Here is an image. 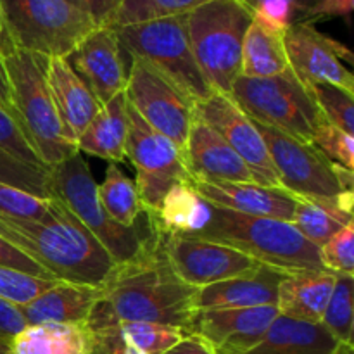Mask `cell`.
<instances>
[{"label":"cell","instance_id":"6da1fadb","mask_svg":"<svg viewBox=\"0 0 354 354\" xmlns=\"http://www.w3.org/2000/svg\"><path fill=\"white\" fill-rule=\"evenodd\" d=\"M196 290L175 275L162 251L161 234L149 228L140 251L114 263L99 286V301L86 325L99 330L118 322H149L187 330Z\"/></svg>","mask_w":354,"mask_h":354},{"label":"cell","instance_id":"7a4b0ae2","mask_svg":"<svg viewBox=\"0 0 354 354\" xmlns=\"http://www.w3.org/2000/svg\"><path fill=\"white\" fill-rule=\"evenodd\" d=\"M0 235L57 282L97 287L114 265L100 242L55 197L41 220L0 216Z\"/></svg>","mask_w":354,"mask_h":354},{"label":"cell","instance_id":"3957f363","mask_svg":"<svg viewBox=\"0 0 354 354\" xmlns=\"http://www.w3.org/2000/svg\"><path fill=\"white\" fill-rule=\"evenodd\" d=\"M190 237L230 245L259 265L272 266L286 273L325 270L318 245L304 239L290 221L251 216L209 204L206 227Z\"/></svg>","mask_w":354,"mask_h":354},{"label":"cell","instance_id":"277c9868","mask_svg":"<svg viewBox=\"0 0 354 354\" xmlns=\"http://www.w3.org/2000/svg\"><path fill=\"white\" fill-rule=\"evenodd\" d=\"M2 59L9 80L14 118L41 162L52 168L75 154L78 149L66 138L48 90L45 76L48 57L16 48L12 54Z\"/></svg>","mask_w":354,"mask_h":354},{"label":"cell","instance_id":"5b68a950","mask_svg":"<svg viewBox=\"0 0 354 354\" xmlns=\"http://www.w3.org/2000/svg\"><path fill=\"white\" fill-rule=\"evenodd\" d=\"M251 23L244 0H209L187 14L194 59L214 92L228 95L241 76L242 45Z\"/></svg>","mask_w":354,"mask_h":354},{"label":"cell","instance_id":"8992f818","mask_svg":"<svg viewBox=\"0 0 354 354\" xmlns=\"http://www.w3.org/2000/svg\"><path fill=\"white\" fill-rule=\"evenodd\" d=\"M228 97L256 123L308 144H311L315 131L327 123L310 88L290 68L270 78L239 76Z\"/></svg>","mask_w":354,"mask_h":354},{"label":"cell","instance_id":"52a82bcc","mask_svg":"<svg viewBox=\"0 0 354 354\" xmlns=\"http://www.w3.org/2000/svg\"><path fill=\"white\" fill-rule=\"evenodd\" d=\"M48 190L50 197L61 201L73 216L100 242L114 263L130 259L147 241L149 227L147 232L138 225L121 227L106 213L99 201V185L80 151L52 166L48 173Z\"/></svg>","mask_w":354,"mask_h":354},{"label":"cell","instance_id":"ba28073f","mask_svg":"<svg viewBox=\"0 0 354 354\" xmlns=\"http://www.w3.org/2000/svg\"><path fill=\"white\" fill-rule=\"evenodd\" d=\"M121 48L158 69L194 102L207 99L214 90L201 73L187 33V14L159 17L114 28Z\"/></svg>","mask_w":354,"mask_h":354},{"label":"cell","instance_id":"9c48e42d","mask_svg":"<svg viewBox=\"0 0 354 354\" xmlns=\"http://www.w3.org/2000/svg\"><path fill=\"white\" fill-rule=\"evenodd\" d=\"M7 28L17 48L68 57L99 24L68 0H0Z\"/></svg>","mask_w":354,"mask_h":354},{"label":"cell","instance_id":"30bf717a","mask_svg":"<svg viewBox=\"0 0 354 354\" xmlns=\"http://www.w3.org/2000/svg\"><path fill=\"white\" fill-rule=\"evenodd\" d=\"M127 158L131 159L137 171L135 187L147 216L158 211L162 197L175 183L192 180L182 149L149 127L130 104Z\"/></svg>","mask_w":354,"mask_h":354},{"label":"cell","instance_id":"8fae6325","mask_svg":"<svg viewBox=\"0 0 354 354\" xmlns=\"http://www.w3.org/2000/svg\"><path fill=\"white\" fill-rule=\"evenodd\" d=\"M128 104L156 131L175 142L185 151L190 127L194 123V102L175 83L162 76L145 61L131 57L124 88Z\"/></svg>","mask_w":354,"mask_h":354},{"label":"cell","instance_id":"7c38bea8","mask_svg":"<svg viewBox=\"0 0 354 354\" xmlns=\"http://www.w3.org/2000/svg\"><path fill=\"white\" fill-rule=\"evenodd\" d=\"M256 127L268 147L283 190L311 199H332L342 192L334 162L313 144L297 140L266 124L256 123Z\"/></svg>","mask_w":354,"mask_h":354},{"label":"cell","instance_id":"4fadbf2b","mask_svg":"<svg viewBox=\"0 0 354 354\" xmlns=\"http://www.w3.org/2000/svg\"><path fill=\"white\" fill-rule=\"evenodd\" d=\"M161 245L175 275L194 289L244 275L259 266L230 245L190 235L161 234Z\"/></svg>","mask_w":354,"mask_h":354},{"label":"cell","instance_id":"5bb4252c","mask_svg":"<svg viewBox=\"0 0 354 354\" xmlns=\"http://www.w3.org/2000/svg\"><path fill=\"white\" fill-rule=\"evenodd\" d=\"M194 114L197 120L220 133L225 142L237 152L239 158L251 171L252 182L282 189L268 147L258 127L251 118L242 113L241 107L230 97L218 92L211 93L207 99L196 102Z\"/></svg>","mask_w":354,"mask_h":354},{"label":"cell","instance_id":"9a60e30c","mask_svg":"<svg viewBox=\"0 0 354 354\" xmlns=\"http://www.w3.org/2000/svg\"><path fill=\"white\" fill-rule=\"evenodd\" d=\"M289 68L310 88L317 83L335 85L354 93V76L346 62L354 61L351 50L320 33L313 24H292L283 33Z\"/></svg>","mask_w":354,"mask_h":354},{"label":"cell","instance_id":"2e32d148","mask_svg":"<svg viewBox=\"0 0 354 354\" xmlns=\"http://www.w3.org/2000/svg\"><path fill=\"white\" fill-rule=\"evenodd\" d=\"M277 317V306L201 310L185 332L206 341L214 354H242L261 341Z\"/></svg>","mask_w":354,"mask_h":354},{"label":"cell","instance_id":"e0dca14e","mask_svg":"<svg viewBox=\"0 0 354 354\" xmlns=\"http://www.w3.org/2000/svg\"><path fill=\"white\" fill-rule=\"evenodd\" d=\"M66 61L100 104L127 88L128 68L114 28H95Z\"/></svg>","mask_w":354,"mask_h":354},{"label":"cell","instance_id":"ac0fdd59","mask_svg":"<svg viewBox=\"0 0 354 354\" xmlns=\"http://www.w3.org/2000/svg\"><path fill=\"white\" fill-rule=\"evenodd\" d=\"M192 182H252L251 171L220 133L194 118L185 145Z\"/></svg>","mask_w":354,"mask_h":354},{"label":"cell","instance_id":"d6986e66","mask_svg":"<svg viewBox=\"0 0 354 354\" xmlns=\"http://www.w3.org/2000/svg\"><path fill=\"white\" fill-rule=\"evenodd\" d=\"M209 204L235 213L292 221L296 197L283 189L254 182H192Z\"/></svg>","mask_w":354,"mask_h":354},{"label":"cell","instance_id":"ffe728a7","mask_svg":"<svg viewBox=\"0 0 354 354\" xmlns=\"http://www.w3.org/2000/svg\"><path fill=\"white\" fill-rule=\"evenodd\" d=\"M286 275L282 270L259 265L244 275L197 289L194 296V311L277 306L279 286Z\"/></svg>","mask_w":354,"mask_h":354},{"label":"cell","instance_id":"44dd1931","mask_svg":"<svg viewBox=\"0 0 354 354\" xmlns=\"http://www.w3.org/2000/svg\"><path fill=\"white\" fill-rule=\"evenodd\" d=\"M45 76L66 138L76 145L78 137L95 118L102 104L76 76L64 57H48Z\"/></svg>","mask_w":354,"mask_h":354},{"label":"cell","instance_id":"7402d4cb","mask_svg":"<svg viewBox=\"0 0 354 354\" xmlns=\"http://www.w3.org/2000/svg\"><path fill=\"white\" fill-rule=\"evenodd\" d=\"M99 301V286L55 282L50 289L17 306L26 325L86 324Z\"/></svg>","mask_w":354,"mask_h":354},{"label":"cell","instance_id":"603a6c76","mask_svg":"<svg viewBox=\"0 0 354 354\" xmlns=\"http://www.w3.org/2000/svg\"><path fill=\"white\" fill-rule=\"evenodd\" d=\"M337 273L328 270H301L283 277L277 294L279 315L306 324H320L334 290Z\"/></svg>","mask_w":354,"mask_h":354},{"label":"cell","instance_id":"cb8c5ba5","mask_svg":"<svg viewBox=\"0 0 354 354\" xmlns=\"http://www.w3.org/2000/svg\"><path fill=\"white\" fill-rule=\"evenodd\" d=\"M128 100L124 92L102 104L88 127L76 140V149L111 162L127 159Z\"/></svg>","mask_w":354,"mask_h":354},{"label":"cell","instance_id":"d4e9b609","mask_svg":"<svg viewBox=\"0 0 354 354\" xmlns=\"http://www.w3.org/2000/svg\"><path fill=\"white\" fill-rule=\"evenodd\" d=\"M7 354H95V337L86 324L26 325L7 344Z\"/></svg>","mask_w":354,"mask_h":354},{"label":"cell","instance_id":"484cf974","mask_svg":"<svg viewBox=\"0 0 354 354\" xmlns=\"http://www.w3.org/2000/svg\"><path fill=\"white\" fill-rule=\"evenodd\" d=\"M209 220V203L190 182L175 183L158 211L147 216V227L165 235H196Z\"/></svg>","mask_w":354,"mask_h":354},{"label":"cell","instance_id":"4316f807","mask_svg":"<svg viewBox=\"0 0 354 354\" xmlns=\"http://www.w3.org/2000/svg\"><path fill=\"white\" fill-rule=\"evenodd\" d=\"M339 342L322 324L279 315L261 341L242 354H330Z\"/></svg>","mask_w":354,"mask_h":354},{"label":"cell","instance_id":"83f0119b","mask_svg":"<svg viewBox=\"0 0 354 354\" xmlns=\"http://www.w3.org/2000/svg\"><path fill=\"white\" fill-rule=\"evenodd\" d=\"M289 69L283 35L268 30L252 19L244 37L241 59V76L270 78Z\"/></svg>","mask_w":354,"mask_h":354},{"label":"cell","instance_id":"f1b7e54d","mask_svg":"<svg viewBox=\"0 0 354 354\" xmlns=\"http://www.w3.org/2000/svg\"><path fill=\"white\" fill-rule=\"evenodd\" d=\"M294 196V194H292ZM296 197V209L290 223L301 232L304 239L320 248L335 232L346 225L353 223V214L346 213L339 206L337 196L332 199H311V197Z\"/></svg>","mask_w":354,"mask_h":354},{"label":"cell","instance_id":"f546056e","mask_svg":"<svg viewBox=\"0 0 354 354\" xmlns=\"http://www.w3.org/2000/svg\"><path fill=\"white\" fill-rule=\"evenodd\" d=\"M99 201L106 213L121 227H135L138 216L144 213L137 187L116 162L107 166L102 185H99Z\"/></svg>","mask_w":354,"mask_h":354},{"label":"cell","instance_id":"4dcf8cb0","mask_svg":"<svg viewBox=\"0 0 354 354\" xmlns=\"http://www.w3.org/2000/svg\"><path fill=\"white\" fill-rule=\"evenodd\" d=\"M252 19L268 30L286 33L292 24H315L320 21L324 0H244Z\"/></svg>","mask_w":354,"mask_h":354},{"label":"cell","instance_id":"1f68e13d","mask_svg":"<svg viewBox=\"0 0 354 354\" xmlns=\"http://www.w3.org/2000/svg\"><path fill=\"white\" fill-rule=\"evenodd\" d=\"M104 328H109L118 337L131 342L147 354H165L187 335L185 330L178 327L149 324V322H118Z\"/></svg>","mask_w":354,"mask_h":354},{"label":"cell","instance_id":"d6a6232c","mask_svg":"<svg viewBox=\"0 0 354 354\" xmlns=\"http://www.w3.org/2000/svg\"><path fill=\"white\" fill-rule=\"evenodd\" d=\"M206 2L209 0H124L123 6L114 12L106 26L118 28L159 17L182 16Z\"/></svg>","mask_w":354,"mask_h":354},{"label":"cell","instance_id":"836d02e7","mask_svg":"<svg viewBox=\"0 0 354 354\" xmlns=\"http://www.w3.org/2000/svg\"><path fill=\"white\" fill-rule=\"evenodd\" d=\"M353 275L337 273L334 290L320 324L337 342L353 344Z\"/></svg>","mask_w":354,"mask_h":354},{"label":"cell","instance_id":"e575fe53","mask_svg":"<svg viewBox=\"0 0 354 354\" xmlns=\"http://www.w3.org/2000/svg\"><path fill=\"white\" fill-rule=\"evenodd\" d=\"M48 173H50V168H37V166L26 165L0 149V183L17 187L41 199H50Z\"/></svg>","mask_w":354,"mask_h":354},{"label":"cell","instance_id":"d590c367","mask_svg":"<svg viewBox=\"0 0 354 354\" xmlns=\"http://www.w3.org/2000/svg\"><path fill=\"white\" fill-rule=\"evenodd\" d=\"M310 92L327 123L354 135V93L328 83L311 85Z\"/></svg>","mask_w":354,"mask_h":354},{"label":"cell","instance_id":"8d00e7d4","mask_svg":"<svg viewBox=\"0 0 354 354\" xmlns=\"http://www.w3.org/2000/svg\"><path fill=\"white\" fill-rule=\"evenodd\" d=\"M57 280H45L0 265V299L21 306L50 289Z\"/></svg>","mask_w":354,"mask_h":354},{"label":"cell","instance_id":"74e56055","mask_svg":"<svg viewBox=\"0 0 354 354\" xmlns=\"http://www.w3.org/2000/svg\"><path fill=\"white\" fill-rule=\"evenodd\" d=\"M50 199L28 194L17 187L0 183V216L17 220H41L50 209Z\"/></svg>","mask_w":354,"mask_h":354},{"label":"cell","instance_id":"f35d334b","mask_svg":"<svg viewBox=\"0 0 354 354\" xmlns=\"http://www.w3.org/2000/svg\"><path fill=\"white\" fill-rule=\"evenodd\" d=\"M325 270L342 275L354 273V221L335 232L325 244L318 248Z\"/></svg>","mask_w":354,"mask_h":354},{"label":"cell","instance_id":"ab89813d","mask_svg":"<svg viewBox=\"0 0 354 354\" xmlns=\"http://www.w3.org/2000/svg\"><path fill=\"white\" fill-rule=\"evenodd\" d=\"M311 144L330 162L344 168H354V135L330 123H324L315 131Z\"/></svg>","mask_w":354,"mask_h":354},{"label":"cell","instance_id":"60d3db41","mask_svg":"<svg viewBox=\"0 0 354 354\" xmlns=\"http://www.w3.org/2000/svg\"><path fill=\"white\" fill-rule=\"evenodd\" d=\"M0 149H3L10 156L26 162V165L48 169V166L41 162L35 149L31 147L23 128L19 127L17 120L14 118V114L10 111L3 109L2 106H0Z\"/></svg>","mask_w":354,"mask_h":354},{"label":"cell","instance_id":"b9f144b4","mask_svg":"<svg viewBox=\"0 0 354 354\" xmlns=\"http://www.w3.org/2000/svg\"><path fill=\"white\" fill-rule=\"evenodd\" d=\"M0 265L7 266V268L17 270V272L28 273L31 277H38V279L45 280H54L47 273V270L41 268L37 261L30 258V256L24 254L23 251L16 248L12 242H9L7 239H3L0 235Z\"/></svg>","mask_w":354,"mask_h":354},{"label":"cell","instance_id":"7bdbcfd3","mask_svg":"<svg viewBox=\"0 0 354 354\" xmlns=\"http://www.w3.org/2000/svg\"><path fill=\"white\" fill-rule=\"evenodd\" d=\"M92 332L95 337V354H147L131 342L118 337L109 328H99Z\"/></svg>","mask_w":354,"mask_h":354},{"label":"cell","instance_id":"ee69618b","mask_svg":"<svg viewBox=\"0 0 354 354\" xmlns=\"http://www.w3.org/2000/svg\"><path fill=\"white\" fill-rule=\"evenodd\" d=\"M24 327L26 322L21 317L17 306L0 299V346L7 349V344L12 341L14 335L19 334Z\"/></svg>","mask_w":354,"mask_h":354},{"label":"cell","instance_id":"f6af8a7d","mask_svg":"<svg viewBox=\"0 0 354 354\" xmlns=\"http://www.w3.org/2000/svg\"><path fill=\"white\" fill-rule=\"evenodd\" d=\"M68 2L88 14L99 26H106L107 21L123 6L124 0H68Z\"/></svg>","mask_w":354,"mask_h":354},{"label":"cell","instance_id":"bcb514c9","mask_svg":"<svg viewBox=\"0 0 354 354\" xmlns=\"http://www.w3.org/2000/svg\"><path fill=\"white\" fill-rule=\"evenodd\" d=\"M165 354H214V351L206 341H203L197 335L189 334Z\"/></svg>","mask_w":354,"mask_h":354},{"label":"cell","instance_id":"7dc6e473","mask_svg":"<svg viewBox=\"0 0 354 354\" xmlns=\"http://www.w3.org/2000/svg\"><path fill=\"white\" fill-rule=\"evenodd\" d=\"M354 9V0H324L320 9V21L330 17H344L349 19Z\"/></svg>","mask_w":354,"mask_h":354},{"label":"cell","instance_id":"c3c4849f","mask_svg":"<svg viewBox=\"0 0 354 354\" xmlns=\"http://www.w3.org/2000/svg\"><path fill=\"white\" fill-rule=\"evenodd\" d=\"M16 44L12 41V37L9 33V28H7L6 17H3L2 7H0V55L6 57V55L12 54L16 50Z\"/></svg>","mask_w":354,"mask_h":354},{"label":"cell","instance_id":"681fc988","mask_svg":"<svg viewBox=\"0 0 354 354\" xmlns=\"http://www.w3.org/2000/svg\"><path fill=\"white\" fill-rule=\"evenodd\" d=\"M0 106L3 109L12 113V104H10V92H9V80H7L6 68H3V59L0 55Z\"/></svg>","mask_w":354,"mask_h":354},{"label":"cell","instance_id":"f907efd6","mask_svg":"<svg viewBox=\"0 0 354 354\" xmlns=\"http://www.w3.org/2000/svg\"><path fill=\"white\" fill-rule=\"evenodd\" d=\"M330 354H354V348H353V344L339 342V344L334 348V351H332Z\"/></svg>","mask_w":354,"mask_h":354},{"label":"cell","instance_id":"816d5d0a","mask_svg":"<svg viewBox=\"0 0 354 354\" xmlns=\"http://www.w3.org/2000/svg\"><path fill=\"white\" fill-rule=\"evenodd\" d=\"M0 354H7V349L3 346H0Z\"/></svg>","mask_w":354,"mask_h":354}]
</instances>
